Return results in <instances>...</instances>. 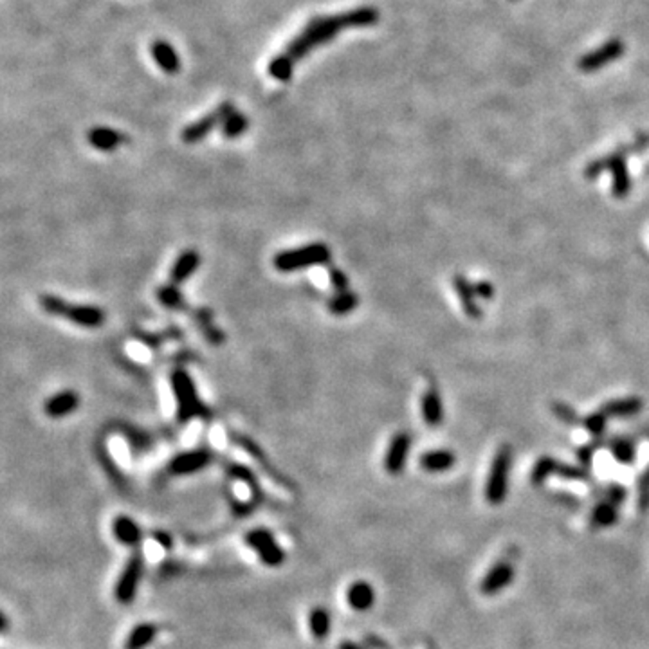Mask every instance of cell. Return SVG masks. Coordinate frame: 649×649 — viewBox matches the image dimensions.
Masks as SVG:
<instances>
[{
  "mask_svg": "<svg viewBox=\"0 0 649 649\" xmlns=\"http://www.w3.org/2000/svg\"><path fill=\"white\" fill-rule=\"evenodd\" d=\"M8 626H10L8 617H5V613H2V631H8Z\"/></svg>",
  "mask_w": 649,
  "mask_h": 649,
  "instance_id": "7dc6e473",
  "label": "cell"
},
{
  "mask_svg": "<svg viewBox=\"0 0 649 649\" xmlns=\"http://www.w3.org/2000/svg\"><path fill=\"white\" fill-rule=\"evenodd\" d=\"M644 174H646V175H649V165L646 166V168H644Z\"/></svg>",
  "mask_w": 649,
  "mask_h": 649,
  "instance_id": "c3c4849f",
  "label": "cell"
},
{
  "mask_svg": "<svg viewBox=\"0 0 649 649\" xmlns=\"http://www.w3.org/2000/svg\"><path fill=\"white\" fill-rule=\"evenodd\" d=\"M639 510L640 512L649 510V467L639 480Z\"/></svg>",
  "mask_w": 649,
  "mask_h": 649,
  "instance_id": "60d3db41",
  "label": "cell"
},
{
  "mask_svg": "<svg viewBox=\"0 0 649 649\" xmlns=\"http://www.w3.org/2000/svg\"><path fill=\"white\" fill-rule=\"evenodd\" d=\"M556 475L563 480H572V482H591L590 471L582 465H570L559 462Z\"/></svg>",
  "mask_w": 649,
  "mask_h": 649,
  "instance_id": "d590c367",
  "label": "cell"
},
{
  "mask_svg": "<svg viewBox=\"0 0 649 649\" xmlns=\"http://www.w3.org/2000/svg\"><path fill=\"white\" fill-rule=\"evenodd\" d=\"M606 422H608V417H606L604 413L599 410L597 413H591L588 417L582 418V426L587 427V432L590 433L591 436H597V438H601L606 432Z\"/></svg>",
  "mask_w": 649,
  "mask_h": 649,
  "instance_id": "74e56055",
  "label": "cell"
},
{
  "mask_svg": "<svg viewBox=\"0 0 649 649\" xmlns=\"http://www.w3.org/2000/svg\"><path fill=\"white\" fill-rule=\"evenodd\" d=\"M159 630L154 622H141L126 635L125 649H146L157 637Z\"/></svg>",
  "mask_w": 649,
  "mask_h": 649,
  "instance_id": "484cf974",
  "label": "cell"
},
{
  "mask_svg": "<svg viewBox=\"0 0 649 649\" xmlns=\"http://www.w3.org/2000/svg\"><path fill=\"white\" fill-rule=\"evenodd\" d=\"M604 444H606V440L601 436V438H597V440H593L591 444H587V446L579 447V449L576 451L577 458H579V462H581L582 467H590L591 460H593V455H595L597 451L601 449Z\"/></svg>",
  "mask_w": 649,
  "mask_h": 649,
  "instance_id": "f35d334b",
  "label": "cell"
},
{
  "mask_svg": "<svg viewBox=\"0 0 649 649\" xmlns=\"http://www.w3.org/2000/svg\"><path fill=\"white\" fill-rule=\"evenodd\" d=\"M292 69H294V65L287 58H283L281 54H278L276 58H272L271 62H269L267 73H269L271 78L278 80V82H289L292 76Z\"/></svg>",
  "mask_w": 649,
  "mask_h": 649,
  "instance_id": "e575fe53",
  "label": "cell"
},
{
  "mask_svg": "<svg viewBox=\"0 0 649 649\" xmlns=\"http://www.w3.org/2000/svg\"><path fill=\"white\" fill-rule=\"evenodd\" d=\"M215 453L209 447H197V449L185 451L174 456L168 462V473L174 476H188L195 475L199 471L206 469L213 464Z\"/></svg>",
  "mask_w": 649,
  "mask_h": 649,
  "instance_id": "52a82bcc",
  "label": "cell"
},
{
  "mask_svg": "<svg viewBox=\"0 0 649 649\" xmlns=\"http://www.w3.org/2000/svg\"><path fill=\"white\" fill-rule=\"evenodd\" d=\"M170 384L172 393H174L175 402H177L175 417H177L179 424H188L195 418L209 421L211 410L204 404L199 392H197L195 381L186 370L175 368L170 373Z\"/></svg>",
  "mask_w": 649,
  "mask_h": 649,
  "instance_id": "7a4b0ae2",
  "label": "cell"
},
{
  "mask_svg": "<svg viewBox=\"0 0 649 649\" xmlns=\"http://www.w3.org/2000/svg\"><path fill=\"white\" fill-rule=\"evenodd\" d=\"M226 469H228L229 476L240 480V482H244V484L248 485L249 491H251V495H252V502H257V504H262V499H263L262 485L258 484L257 476H255V473H252L249 467H246V465H242V464H235V462H231V464L226 465Z\"/></svg>",
  "mask_w": 649,
  "mask_h": 649,
  "instance_id": "4316f807",
  "label": "cell"
},
{
  "mask_svg": "<svg viewBox=\"0 0 649 649\" xmlns=\"http://www.w3.org/2000/svg\"><path fill=\"white\" fill-rule=\"evenodd\" d=\"M65 320L82 329H97L105 323V310L94 305H69Z\"/></svg>",
  "mask_w": 649,
  "mask_h": 649,
  "instance_id": "e0dca14e",
  "label": "cell"
},
{
  "mask_svg": "<svg viewBox=\"0 0 649 649\" xmlns=\"http://www.w3.org/2000/svg\"><path fill=\"white\" fill-rule=\"evenodd\" d=\"M38 303L40 307H42V310L47 312L49 316H62V318H65L69 305H71L69 301H65L63 298L54 294H42L38 298Z\"/></svg>",
  "mask_w": 649,
  "mask_h": 649,
  "instance_id": "836d02e7",
  "label": "cell"
},
{
  "mask_svg": "<svg viewBox=\"0 0 649 649\" xmlns=\"http://www.w3.org/2000/svg\"><path fill=\"white\" fill-rule=\"evenodd\" d=\"M606 168L613 174V195L617 199H622L631 191V179L626 165V154L622 150H615L613 154L606 155Z\"/></svg>",
  "mask_w": 649,
  "mask_h": 649,
  "instance_id": "7c38bea8",
  "label": "cell"
},
{
  "mask_svg": "<svg viewBox=\"0 0 649 649\" xmlns=\"http://www.w3.org/2000/svg\"><path fill=\"white\" fill-rule=\"evenodd\" d=\"M229 436H231L233 440L237 442L238 446L242 447V449L246 451V453H248L249 456H251V458H255V460H257L258 464L262 465V469L266 471L267 475L271 476L272 480H276L278 484L283 485V487H287V489H294V485H292L291 480L283 478V475H280V473H278L276 467H272V465L269 464V460H267V456L263 455V451L260 449V447H258L257 444H255V442H252L251 438H249V436H244V435H229Z\"/></svg>",
  "mask_w": 649,
  "mask_h": 649,
  "instance_id": "4fadbf2b",
  "label": "cell"
},
{
  "mask_svg": "<svg viewBox=\"0 0 649 649\" xmlns=\"http://www.w3.org/2000/svg\"><path fill=\"white\" fill-rule=\"evenodd\" d=\"M155 296H157V300L163 307L170 310H186L188 309V301H186L185 294L180 292L179 285H175V283H166V285L157 287V291H155Z\"/></svg>",
  "mask_w": 649,
  "mask_h": 649,
  "instance_id": "83f0119b",
  "label": "cell"
},
{
  "mask_svg": "<svg viewBox=\"0 0 649 649\" xmlns=\"http://www.w3.org/2000/svg\"><path fill=\"white\" fill-rule=\"evenodd\" d=\"M346 601L354 611H368L377 601V593L368 581H355L346 590Z\"/></svg>",
  "mask_w": 649,
  "mask_h": 649,
  "instance_id": "d6986e66",
  "label": "cell"
},
{
  "mask_svg": "<svg viewBox=\"0 0 649 649\" xmlns=\"http://www.w3.org/2000/svg\"><path fill=\"white\" fill-rule=\"evenodd\" d=\"M377 22L379 10H375L372 5H361V8H354V10L340 13V15L316 16L301 30L298 36H294L287 44V47L280 54L289 60L292 65H296L312 49L327 44L329 40L338 36L346 27H366V25H373Z\"/></svg>",
  "mask_w": 649,
  "mask_h": 649,
  "instance_id": "6da1fadb",
  "label": "cell"
},
{
  "mask_svg": "<svg viewBox=\"0 0 649 649\" xmlns=\"http://www.w3.org/2000/svg\"><path fill=\"white\" fill-rule=\"evenodd\" d=\"M552 412L563 424H567V426H577V424H582V421L579 418V415L576 413L572 406H568L567 402H552Z\"/></svg>",
  "mask_w": 649,
  "mask_h": 649,
  "instance_id": "8d00e7d4",
  "label": "cell"
},
{
  "mask_svg": "<svg viewBox=\"0 0 649 649\" xmlns=\"http://www.w3.org/2000/svg\"><path fill=\"white\" fill-rule=\"evenodd\" d=\"M626 496H628V493H626V489L622 487V485L613 484V485H608V489H606V499L611 502L613 505H617V507L624 502Z\"/></svg>",
  "mask_w": 649,
  "mask_h": 649,
  "instance_id": "b9f144b4",
  "label": "cell"
},
{
  "mask_svg": "<svg viewBox=\"0 0 649 649\" xmlns=\"http://www.w3.org/2000/svg\"><path fill=\"white\" fill-rule=\"evenodd\" d=\"M332 251L324 242H312L296 249H285L274 255L272 266L280 272H294L314 266H327Z\"/></svg>",
  "mask_w": 649,
  "mask_h": 649,
  "instance_id": "3957f363",
  "label": "cell"
},
{
  "mask_svg": "<svg viewBox=\"0 0 649 649\" xmlns=\"http://www.w3.org/2000/svg\"><path fill=\"white\" fill-rule=\"evenodd\" d=\"M340 649H368V646L359 644V642H354V640H343L340 644Z\"/></svg>",
  "mask_w": 649,
  "mask_h": 649,
  "instance_id": "bcb514c9",
  "label": "cell"
},
{
  "mask_svg": "<svg viewBox=\"0 0 649 649\" xmlns=\"http://www.w3.org/2000/svg\"><path fill=\"white\" fill-rule=\"evenodd\" d=\"M246 543L255 550V554L260 557V561H262L266 567L280 568L281 565L285 563V550L281 548V545L276 541V538L272 536L269 528H251V530L246 534Z\"/></svg>",
  "mask_w": 649,
  "mask_h": 649,
  "instance_id": "5b68a950",
  "label": "cell"
},
{
  "mask_svg": "<svg viewBox=\"0 0 649 649\" xmlns=\"http://www.w3.org/2000/svg\"><path fill=\"white\" fill-rule=\"evenodd\" d=\"M154 539L157 543H161V545H163L165 548H172V545H174V539H172L170 534L163 532V530H157V532H154Z\"/></svg>",
  "mask_w": 649,
  "mask_h": 649,
  "instance_id": "f6af8a7d",
  "label": "cell"
},
{
  "mask_svg": "<svg viewBox=\"0 0 649 649\" xmlns=\"http://www.w3.org/2000/svg\"><path fill=\"white\" fill-rule=\"evenodd\" d=\"M642 408H644V402L642 399L639 397H624V399H615V401L604 402L601 408V412L604 413L606 417H631V415H637V413L642 412Z\"/></svg>",
  "mask_w": 649,
  "mask_h": 649,
  "instance_id": "cb8c5ba5",
  "label": "cell"
},
{
  "mask_svg": "<svg viewBox=\"0 0 649 649\" xmlns=\"http://www.w3.org/2000/svg\"><path fill=\"white\" fill-rule=\"evenodd\" d=\"M366 646H368V649H392V646L384 642L381 637H372V635L366 637Z\"/></svg>",
  "mask_w": 649,
  "mask_h": 649,
  "instance_id": "ee69618b",
  "label": "cell"
},
{
  "mask_svg": "<svg viewBox=\"0 0 649 649\" xmlns=\"http://www.w3.org/2000/svg\"><path fill=\"white\" fill-rule=\"evenodd\" d=\"M418 464L426 473H444V471H449L455 467L456 456L453 451L446 449L427 451V453L421 456Z\"/></svg>",
  "mask_w": 649,
  "mask_h": 649,
  "instance_id": "603a6c76",
  "label": "cell"
},
{
  "mask_svg": "<svg viewBox=\"0 0 649 649\" xmlns=\"http://www.w3.org/2000/svg\"><path fill=\"white\" fill-rule=\"evenodd\" d=\"M150 53L154 56L155 63L159 65L166 74H177L180 69L179 54L172 47L166 40H155L150 47Z\"/></svg>",
  "mask_w": 649,
  "mask_h": 649,
  "instance_id": "7402d4cb",
  "label": "cell"
},
{
  "mask_svg": "<svg viewBox=\"0 0 649 649\" xmlns=\"http://www.w3.org/2000/svg\"><path fill=\"white\" fill-rule=\"evenodd\" d=\"M359 307V296L352 291H344V292H335L329 301H327V309H329L330 314L334 316H346L350 314L352 310H355Z\"/></svg>",
  "mask_w": 649,
  "mask_h": 649,
  "instance_id": "f546056e",
  "label": "cell"
},
{
  "mask_svg": "<svg viewBox=\"0 0 649 649\" xmlns=\"http://www.w3.org/2000/svg\"><path fill=\"white\" fill-rule=\"evenodd\" d=\"M422 417L427 426L436 427L440 426L444 421V408H442V397L438 388L435 384H429L426 393L422 395Z\"/></svg>",
  "mask_w": 649,
  "mask_h": 649,
  "instance_id": "44dd1931",
  "label": "cell"
},
{
  "mask_svg": "<svg viewBox=\"0 0 649 649\" xmlns=\"http://www.w3.org/2000/svg\"><path fill=\"white\" fill-rule=\"evenodd\" d=\"M80 408V395L74 390H63L54 393L44 404V412L51 418H63Z\"/></svg>",
  "mask_w": 649,
  "mask_h": 649,
  "instance_id": "9a60e30c",
  "label": "cell"
},
{
  "mask_svg": "<svg viewBox=\"0 0 649 649\" xmlns=\"http://www.w3.org/2000/svg\"><path fill=\"white\" fill-rule=\"evenodd\" d=\"M235 110L231 102H224L222 105H218L213 112H209L206 116H202L200 119L193 121L191 125H188L180 134V139L185 141L186 145H195V143H199L200 139L211 134L217 125H222L224 119Z\"/></svg>",
  "mask_w": 649,
  "mask_h": 649,
  "instance_id": "ba28073f",
  "label": "cell"
},
{
  "mask_svg": "<svg viewBox=\"0 0 649 649\" xmlns=\"http://www.w3.org/2000/svg\"><path fill=\"white\" fill-rule=\"evenodd\" d=\"M200 262H202V257H200V252L197 249H185L179 257L175 258L174 266L170 269L172 283L180 285L186 280H189L200 267Z\"/></svg>",
  "mask_w": 649,
  "mask_h": 649,
  "instance_id": "5bb4252c",
  "label": "cell"
},
{
  "mask_svg": "<svg viewBox=\"0 0 649 649\" xmlns=\"http://www.w3.org/2000/svg\"><path fill=\"white\" fill-rule=\"evenodd\" d=\"M626 51L624 42L620 38H611L601 45V47L593 49L590 53H587L579 60L577 67L581 69L582 73H595L599 69L610 65L611 62L619 60Z\"/></svg>",
  "mask_w": 649,
  "mask_h": 649,
  "instance_id": "9c48e42d",
  "label": "cell"
},
{
  "mask_svg": "<svg viewBox=\"0 0 649 649\" xmlns=\"http://www.w3.org/2000/svg\"><path fill=\"white\" fill-rule=\"evenodd\" d=\"M143 572H145V557L139 552H134L128 557L123 572L119 574L116 587H114V597L119 604H130L136 599Z\"/></svg>",
  "mask_w": 649,
  "mask_h": 649,
  "instance_id": "8992f818",
  "label": "cell"
},
{
  "mask_svg": "<svg viewBox=\"0 0 649 649\" xmlns=\"http://www.w3.org/2000/svg\"><path fill=\"white\" fill-rule=\"evenodd\" d=\"M619 523V507L613 505L608 499H602L593 507L590 514V527L599 530V528H610Z\"/></svg>",
  "mask_w": 649,
  "mask_h": 649,
  "instance_id": "d4e9b609",
  "label": "cell"
},
{
  "mask_svg": "<svg viewBox=\"0 0 649 649\" xmlns=\"http://www.w3.org/2000/svg\"><path fill=\"white\" fill-rule=\"evenodd\" d=\"M453 287H455L456 294L460 298V303L464 307V312L469 316L471 320H482V309L476 303L475 287L471 283L464 274H455L453 278Z\"/></svg>",
  "mask_w": 649,
  "mask_h": 649,
  "instance_id": "ffe728a7",
  "label": "cell"
},
{
  "mask_svg": "<svg viewBox=\"0 0 649 649\" xmlns=\"http://www.w3.org/2000/svg\"><path fill=\"white\" fill-rule=\"evenodd\" d=\"M516 579V568L509 559H502L485 572L484 579L480 581V591L485 597H496L507 590Z\"/></svg>",
  "mask_w": 649,
  "mask_h": 649,
  "instance_id": "30bf717a",
  "label": "cell"
},
{
  "mask_svg": "<svg viewBox=\"0 0 649 649\" xmlns=\"http://www.w3.org/2000/svg\"><path fill=\"white\" fill-rule=\"evenodd\" d=\"M309 628L310 633L316 640H324L329 637L330 628H332V617H330L329 610H324L321 606L314 608L309 615Z\"/></svg>",
  "mask_w": 649,
  "mask_h": 649,
  "instance_id": "4dcf8cb0",
  "label": "cell"
},
{
  "mask_svg": "<svg viewBox=\"0 0 649 649\" xmlns=\"http://www.w3.org/2000/svg\"><path fill=\"white\" fill-rule=\"evenodd\" d=\"M410 451H412V435L408 432L395 433L388 444L386 455H384V471L388 475H401L406 467Z\"/></svg>",
  "mask_w": 649,
  "mask_h": 649,
  "instance_id": "8fae6325",
  "label": "cell"
},
{
  "mask_svg": "<svg viewBox=\"0 0 649 649\" xmlns=\"http://www.w3.org/2000/svg\"><path fill=\"white\" fill-rule=\"evenodd\" d=\"M249 119L248 116H244L242 112H238L237 108L229 114L222 123V134L226 139H237L248 130Z\"/></svg>",
  "mask_w": 649,
  "mask_h": 649,
  "instance_id": "1f68e13d",
  "label": "cell"
},
{
  "mask_svg": "<svg viewBox=\"0 0 649 649\" xmlns=\"http://www.w3.org/2000/svg\"><path fill=\"white\" fill-rule=\"evenodd\" d=\"M608 447H610L611 455L615 458L619 464L630 465L633 464L635 458H637V444H635L631 438L628 436H615V438H611L608 442Z\"/></svg>",
  "mask_w": 649,
  "mask_h": 649,
  "instance_id": "f1b7e54d",
  "label": "cell"
},
{
  "mask_svg": "<svg viewBox=\"0 0 649 649\" xmlns=\"http://www.w3.org/2000/svg\"><path fill=\"white\" fill-rule=\"evenodd\" d=\"M112 534L117 541L126 545V547H137L143 539V530H141L139 523L125 514L112 519Z\"/></svg>",
  "mask_w": 649,
  "mask_h": 649,
  "instance_id": "ac0fdd59",
  "label": "cell"
},
{
  "mask_svg": "<svg viewBox=\"0 0 649 649\" xmlns=\"http://www.w3.org/2000/svg\"><path fill=\"white\" fill-rule=\"evenodd\" d=\"M329 280H330V283H332V287L335 289V292L350 291L349 276H346V274H344L341 269H338V267H330V269H329Z\"/></svg>",
  "mask_w": 649,
  "mask_h": 649,
  "instance_id": "ab89813d",
  "label": "cell"
},
{
  "mask_svg": "<svg viewBox=\"0 0 649 649\" xmlns=\"http://www.w3.org/2000/svg\"><path fill=\"white\" fill-rule=\"evenodd\" d=\"M88 145L99 152H114L121 145L128 143V137L110 126H94L87 134Z\"/></svg>",
  "mask_w": 649,
  "mask_h": 649,
  "instance_id": "2e32d148",
  "label": "cell"
},
{
  "mask_svg": "<svg viewBox=\"0 0 649 649\" xmlns=\"http://www.w3.org/2000/svg\"><path fill=\"white\" fill-rule=\"evenodd\" d=\"M473 287H475L476 298H480V300H493L495 298V285L489 281H476V283H473Z\"/></svg>",
  "mask_w": 649,
  "mask_h": 649,
  "instance_id": "7bdbcfd3",
  "label": "cell"
},
{
  "mask_svg": "<svg viewBox=\"0 0 649 649\" xmlns=\"http://www.w3.org/2000/svg\"><path fill=\"white\" fill-rule=\"evenodd\" d=\"M512 467V447L504 444L493 458L489 476L485 482V499L489 505H502L509 495V478Z\"/></svg>",
  "mask_w": 649,
  "mask_h": 649,
  "instance_id": "277c9868",
  "label": "cell"
},
{
  "mask_svg": "<svg viewBox=\"0 0 649 649\" xmlns=\"http://www.w3.org/2000/svg\"><path fill=\"white\" fill-rule=\"evenodd\" d=\"M557 465L559 462L552 456H541L536 464H534L532 471H530V482L534 485H543L548 478L557 473Z\"/></svg>",
  "mask_w": 649,
  "mask_h": 649,
  "instance_id": "d6a6232c",
  "label": "cell"
}]
</instances>
